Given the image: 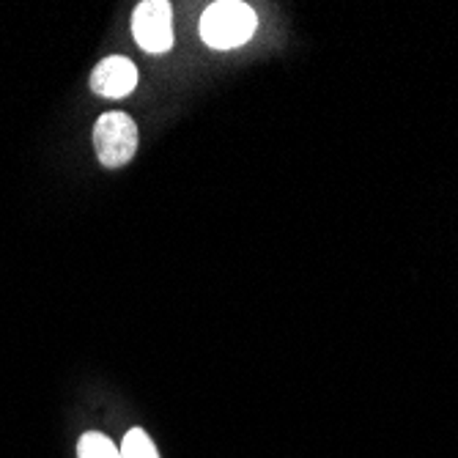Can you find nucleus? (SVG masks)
<instances>
[{
    "label": "nucleus",
    "instance_id": "nucleus-5",
    "mask_svg": "<svg viewBox=\"0 0 458 458\" xmlns=\"http://www.w3.org/2000/svg\"><path fill=\"white\" fill-rule=\"evenodd\" d=\"M77 458H121V450L110 442V437L89 431L77 442Z\"/></svg>",
    "mask_w": 458,
    "mask_h": 458
},
{
    "label": "nucleus",
    "instance_id": "nucleus-4",
    "mask_svg": "<svg viewBox=\"0 0 458 458\" xmlns=\"http://www.w3.org/2000/svg\"><path fill=\"white\" fill-rule=\"evenodd\" d=\"M138 86V69L130 58L110 55L91 72V91L105 99H123Z\"/></svg>",
    "mask_w": 458,
    "mask_h": 458
},
{
    "label": "nucleus",
    "instance_id": "nucleus-2",
    "mask_svg": "<svg viewBox=\"0 0 458 458\" xmlns=\"http://www.w3.org/2000/svg\"><path fill=\"white\" fill-rule=\"evenodd\" d=\"M94 148L105 168H121L138 151V123L127 113H105L94 127Z\"/></svg>",
    "mask_w": 458,
    "mask_h": 458
},
{
    "label": "nucleus",
    "instance_id": "nucleus-1",
    "mask_svg": "<svg viewBox=\"0 0 458 458\" xmlns=\"http://www.w3.org/2000/svg\"><path fill=\"white\" fill-rule=\"evenodd\" d=\"M256 12L239 0H220L200 14V38L212 50H233L256 33Z\"/></svg>",
    "mask_w": 458,
    "mask_h": 458
},
{
    "label": "nucleus",
    "instance_id": "nucleus-6",
    "mask_svg": "<svg viewBox=\"0 0 458 458\" xmlns=\"http://www.w3.org/2000/svg\"><path fill=\"white\" fill-rule=\"evenodd\" d=\"M118 450H121V458H159L154 442L148 439V434L143 428L127 431V437H123Z\"/></svg>",
    "mask_w": 458,
    "mask_h": 458
},
{
    "label": "nucleus",
    "instance_id": "nucleus-3",
    "mask_svg": "<svg viewBox=\"0 0 458 458\" xmlns=\"http://www.w3.org/2000/svg\"><path fill=\"white\" fill-rule=\"evenodd\" d=\"M132 36L148 55H162L174 47V9L165 0H146L132 14Z\"/></svg>",
    "mask_w": 458,
    "mask_h": 458
}]
</instances>
